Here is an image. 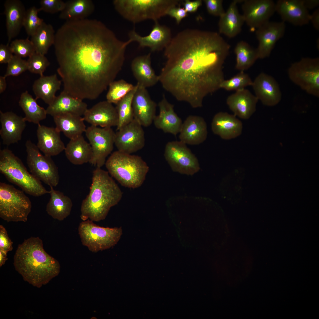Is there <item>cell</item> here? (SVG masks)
I'll return each instance as SVG.
<instances>
[{
    "label": "cell",
    "mask_w": 319,
    "mask_h": 319,
    "mask_svg": "<svg viewBox=\"0 0 319 319\" xmlns=\"http://www.w3.org/2000/svg\"><path fill=\"white\" fill-rule=\"evenodd\" d=\"M137 84L132 103L134 119L142 126L147 127L151 124L156 115L157 105L146 88Z\"/></svg>",
    "instance_id": "18"
},
{
    "label": "cell",
    "mask_w": 319,
    "mask_h": 319,
    "mask_svg": "<svg viewBox=\"0 0 319 319\" xmlns=\"http://www.w3.org/2000/svg\"><path fill=\"white\" fill-rule=\"evenodd\" d=\"M206 9L210 14L220 17L225 12L222 0H204Z\"/></svg>",
    "instance_id": "48"
},
{
    "label": "cell",
    "mask_w": 319,
    "mask_h": 319,
    "mask_svg": "<svg viewBox=\"0 0 319 319\" xmlns=\"http://www.w3.org/2000/svg\"><path fill=\"white\" fill-rule=\"evenodd\" d=\"M317 30H319V8H317L310 14V22Z\"/></svg>",
    "instance_id": "53"
},
{
    "label": "cell",
    "mask_w": 319,
    "mask_h": 319,
    "mask_svg": "<svg viewBox=\"0 0 319 319\" xmlns=\"http://www.w3.org/2000/svg\"><path fill=\"white\" fill-rule=\"evenodd\" d=\"M275 10L284 22L301 26L310 22V14L302 0H279L275 3Z\"/></svg>",
    "instance_id": "21"
},
{
    "label": "cell",
    "mask_w": 319,
    "mask_h": 319,
    "mask_svg": "<svg viewBox=\"0 0 319 319\" xmlns=\"http://www.w3.org/2000/svg\"><path fill=\"white\" fill-rule=\"evenodd\" d=\"M234 51L236 56L235 68L240 71L249 69L259 59L257 49L244 41L237 44Z\"/></svg>",
    "instance_id": "39"
},
{
    "label": "cell",
    "mask_w": 319,
    "mask_h": 319,
    "mask_svg": "<svg viewBox=\"0 0 319 319\" xmlns=\"http://www.w3.org/2000/svg\"><path fill=\"white\" fill-rule=\"evenodd\" d=\"M131 68L138 85L145 88L155 85L159 82V75L151 66V53L138 56L132 60Z\"/></svg>",
    "instance_id": "30"
},
{
    "label": "cell",
    "mask_w": 319,
    "mask_h": 319,
    "mask_svg": "<svg viewBox=\"0 0 319 319\" xmlns=\"http://www.w3.org/2000/svg\"><path fill=\"white\" fill-rule=\"evenodd\" d=\"M40 8L35 6L26 10L23 23L24 27L28 35L32 36L38 30L44 22L43 19L38 16V13L41 11Z\"/></svg>",
    "instance_id": "43"
},
{
    "label": "cell",
    "mask_w": 319,
    "mask_h": 319,
    "mask_svg": "<svg viewBox=\"0 0 319 319\" xmlns=\"http://www.w3.org/2000/svg\"><path fill=\"white\" fill-rule=\"evenodd\" d=\"M290 80L309 94L319 97V58L303 57L290 66Z\"/></svg>",
    "instance_id": "10"
},
{
    "label": "cell",
    "mask_w": 319,
    "mask_h": 319,
    "mask_svg": "<svg viewBox=\"0 0 319 319\" xmlns=\"http://www.w3.org/2000/svg\"><path fill=\"white\" fill-rule=\"evenodd\" d=\"M164 156L174 171L192 175L199 169L196 157L186 144L180 141L168 142L165 147Z\"/></svg>",
    "instance_id": "13"
},
{
    "label": "cell",
    "mask_w": 319,
    "mask_h": 319,
    "mask_svg": "<svg viewBox=\"0 0 319 319\" xmlns=\"http://www.w3.org/2000/svg\"><path fill=\"white\" fill-rule=\"evenodd\" d=\"M188 15V13L184 9L179 6L171 8L168 11L167 14L174 18L178 24L180 23L183 18L186 17Z\"/></svg>",
    "instance_id": "50"
},
{
    "label": "cell",
    "mask_w": 319,
    "mask_h": 319,
    "mask_svg": "<svg viewBox=\"0 0 319 319\" xmlns=\"http://www.w3.org/2000/svg\"><path fill=\"white\" fill-rule=\"evenodd\" d=\"M88 109L83 100L73 97L63 91L56 96L46 109L47 114L53 117L61 114L70 113L82 116Z\"/></svg>",
    "instance_id": "28"
},
{
    "label": "cell",
    "mask_w": 319,
    "mask_h": 319,
    "mask_svg": "<svg viewBox=\"0 0 319 319\" xmlns=\"http://www.w3.org/2000/svg\"><path fill=\"white\" fill-rule=\"evenodd\" d=\"M302 0L305 7L308 10L315 8L319 5V0Z\"/></svg>",
    "instance_id": "54"
},
{
    "label": "cell",
    "mask_w": 319,
    "mask_h": 319,
    "mask_svg": "<svg viewBox=\"0 0 319 319\" xmlns=\"http://www.w3.org/2000/svg\"><path fill=\"white\" fill-rule=\"evenodd\" d=\"M62 81L59 80L57 74L40 76L34 82L32 90L35 99H41L48 105L51 104L56 96V92L60 89Z\"/></svg>",
    "instance_id": "34"
},
{
    "label": "cell",
    "mask_w": 319,
    "mask_h": 319,
    "mask_svg": "<svg viewBox=\"0 0 319 319\" xmlns=\"http://www.w3.org/2000/svg\"><path fill=\"white\" fill-rule=\"evenodd\" d=\"M55 33L52 26L44 22L37 31L32 36L31 40L35 52L45 55L50 47L54 45Z\"/></svg>",
    "instance_id": "38"
},
{
    "label": "cell",
    "mask_w": 319,
    "mask_h": 319,
    "mask_svg": "<svg viewBox=\"0 0 319 319\" xmlns=\"http://www.w3.org/2000/svg\"><path fill=\"white\" fill-rule=\"evenodd\" d=\"M6 71L4 76H18L28 70L27 61L21 57L14 55L7 63Z\"/></svg>",
    "instance_id": "46"
},
{
    "label": "cell",
    "mask_w": 319,
    "mask_h": 319,
    "mask_svg": "<svg viewBox=\"0 0 319 319\" xmlns=\"http://www.w3.org/2000/svg\"><path fill=\"white\" fill-rule=\"evenodd\" d=\"M6 77L4 76H0V93L3 92L6 89Z\"/></svg>",
    "instance_id": "55"
},
{
    "label": "cell",
    "mask_w": 319,
    "mask_h": 319,
    "mask_svg": "<svg viewBox=\"0 0 319 319\" xmlns=\"http://www.w3.org/2000/svg\"><path fill=\"white\" fill-rule=\"evenodd\" d=\"M40 4L41 11L51 14L61 12L65 6V2L61 0H41Z\"/></svg>",
    "instance_id": "47"
},
{
    "label": "cell",
    "mask_w": 319,
    "mask_h": 319,
    "mask_svg": "<svg viewBox=\"0 0 319 319\" xmlns=\"http://www.w3.org/2000/svg\"><path fill=\"white\" fill-rule=\"evenodd\" d=\"M22 190L12 185L0 183V217L8 222L27 220L32 204Z\"/></svg>",
    "instance_id": "8"
},
{
    "label": "cell",
    "mask_w": 319,
    "mask_h": 319,
    "mask_svg": "<svg viewBox=\"0 0 319 319\" xmlns=\"http://www.w3.org/2000/svg\"><path fill=\"white\" fill-rule=\"evenodd\" d=\"M242 8L245 22L255 30L269 21L276 12L275 3L271 0H245Z\"/></svg>",
    "instance_id": "15"
},
{
    "label": "cell",
    "mask_w": 319,
    "mask_h": 319,
    "mask_svg": "<svg viewBox=\"0 0 319 319\" xmlns=\"http://www.w3.org/2000/svg\"><path fill=\"white\" fill-rule=\"evenodd\" d=\"M202 4V1L201 0L194 1L185 0L183 3V8L188 13H193L196 11Z\"/></svg>",
    "instance_id": "52"
},
{
    "label": "cell",
    "mask_w": 319,
    "mask_h": 319,
    "mask_svg": "<svg viewBox=\"0 0 319 319\" xmlns=\"http://www.w3.org/2000/svg\"><path fill=\"white\" fill-rule=\"evenodd\" d=\"M94 9V4L91 0L68 1L59 17L66 21L82 19L91 15Z\"/></svg>",
    "instance_id": "36"
},
{
    "label": "cell",
    "mask_w": 319,
    "mask_h": 319,
    "mask_svg": "<svg viewBox=\"0 0 319 319\" xmlns=\"http://www.w3.org/2000/svg\"><path fill=\"white\" fill-rule=\"evenodd\" d=\"M13 242L9 238L7 231L2 225H0V250L6 253L12 250Z\"/></svg>",
    "instance_id": "49"
},
{
    "label": "cell",
    "mask_w": 319,
    "mask_h": 319,
    "mask_svg": "<svg viewBox=\"0 0 319 319\" xmlns=\"http://www.w3.org/2000/svg\"><path fill=\"white\" fill-rule=\"evenodd\" d=\"M56 128L62 132L70 139L82 135L86 128L84 119L82 116L64 113L53 117Z\"/></svg>",
    "instance_id": "32"
},
{
    "label": "cell",
    "mask_w": 319,
    "mask_h": 319,
    "mask_svg": "<svg viewBox=\"0 0 319 319\" xmlns=\"http://www.w3.org/2000/svg\"><path fill=\"white\" fill-rule=\"evenodd\" d=\"M64 151L69 161L76 165L89 162L92 155L91 146L82 135L70 139Z\"/></svg>",
    "instance_id": "35"
},
{
    "label": "cell",
    "mask_w": 319,
    "mask_h": 319,
    "mask_svg": "<svg viewBox=\"0 0 319 319\" xmlns=\"http://www.w3.org/2000/svg\"><path fill=\"white\" fill-rule=\"evenodd\" d=\"M106 100L116 104L134 88L135 86L123 79L112 82L109 85Z\"/></svg>",
    "instance_id": "41"
},
{
    "label": "cell",
    "mask_w": 319,
    "mask_h": 319,
    "mask_svg": "<svg viewBox=\"0 0 319 319\" xmlns=\"http://www.w3.org/2000/svg\"><path fill=\"white\" fill-rule=\"evenodd\" d=\"M252 86L255 96L264 105L274 106L281 100L282 94L279 85L269 75L260 73L253 81Z\"/></svg>",
    "instance_id": "19"
},
{
    "label": "cell",
    "mask_w": 319,
    "mask_h": 319,
    "mask_svg": "<svg viewBox=\"0 0 319 319\" xmlns=\"http://www.w3.org/2000/svg\"><path fill=\"white\" fill-rule=\"evenodd\" d=\"M9 46L13 53L21 58L29 57L35 52L32 43L28 38L15 40Z\"/></svg>",
    "instance_id": "44"
},
{
    "label": "cell",
    "mask_w": 319,
    "mask_h": 319,
    "mask_svg": "<svg viewBox=\"0 0 319 319\" xmlns=\"http://www.w3.org/2000/svg\"><path fill=\"white\" fill-rule=\"evenodd\" d=\"M258 100L248 90L236 91L228 96L226 102L234 115L243 119H249L255 112Z\"/></svg>",
    "instance_id": "23"
},
{
    "label": "cell",
    "mask_w": 319,
    "mask_h": 319,
    "mask_svg": "<svg viewBox=\"0 0 319 319\" xmlns=\"http://www.w3.org/2000/svg\"><path fill=\"white\" fill-rule=\"evenodd\" d=\"M179 133L180 141L186 144H199L207 137L206 123L201 116L190 115L183 123Z\"/></svg>",
    "instance_id": "24"
},
{
    "label": "cell",
    "mask_w": 319,
    "mask_h": 319,
    "mask_svg": "<svg viewBox=\"0 0 319 319\" xmlns=\"http://www.w3.org/2000/svg\"><path fill=\"white\" fill-rule=\"evenodd\" d=\"M145 144L144 130L134 119L115 133L114 145L121 152L131 154L142 149Z\"/></svg>",
    "instance_id": "14"
},
{
    "label": "cell",
    "mask_w": 319,
    "mask_h": 319,
    "mask_svg": "<svg viewBox=\"0 0 319 319\" xmlns=\"http://www.w3.org/2000/svg\"><path fill=\"white\" fill-rule=\"evenodd\" d=\"M6 252L0 250V266L1 267L8 259Z\"/></svg>",
    "instance_id": "56"
},
{
    "label": "cell",
    "mask_w": 319,
    "mask_h": 319,
    "mask_svg": "<svg viewBox=\"0 0 319 319\" xmlns=\"http://www.w3.org/2000/svg\"><path fill=\"white\" fill-rule=\"evenodd\" d=\"M89 219L79 224L78 233L82 244L91 251L97 252L109 249L116 245L123 232L121 227H100Z\"/></svg>",
    "instance_id": "9"
},
{
    "label": "cell",
    "mask_w": 319,
    "mask_h": 319,
    "mask_svg": "<svg viewBox=\"0 0 319 319\" xmlns=\"http://www.w3.org/2000/svg\"><path fill=\"white\" fill-rule=\"evenodd\" d=\"M4 13L8 36L7 44L16 37L22 26L26 10L19 0H6L4 4Z\"/></svg>",
    "instance_id": "29"
},
{
    "label": "cell",
    "mask_w": 319,
    "mask_h": 319,
    "mask_svg": "<svg viewBox=\"0 0 319 319\" xmlns=\"http://www.w3.org/2000/svg\"><path fill=\"white\" fill-rule=\"evenodd\" d=\"M211 127L214 134L225 140L235 138L240 136L243 128L242 122L235 115L222 112L214 115Z\"/></svg>",
    "instance_id": "27"
},
{
    "label": "cell",
    "mask_w": 319,
    "mask_h": 319,
    "mask_svg": "<svg viewBox=\"0 0 319 319\" xmlns=\"http://www.w3.org/2000/svg\"><path fill=\"white\" fill-rule=\"evenodd\" d=\"M60 133L56 127L38 124L36 145L44 154L55 156L64 150L66 146L61 139Z\"/></svg>",
    "instance_id": "25"
},
{
    "label": "cell",
    "mask_w": 319,
    "mask_h": 319,
    "mask_svg": "<svg viewBox=\"0 0 319 319\" xmlns=\"http://www.w3.org/2000/svg\"><path fill=\"white\" fill-rule=\"evenodd\" d=\"M128 37L131 43L136 42L140 47H148L153 52L165 49L172 38L170 29L160 25L158 21L155 22L151 31L147 35L141 36L133 30L129 32Z\"/></svg>",
    "instance_id": "17"
},
{
    "label": "cell",
    "mask_w": 319,
    "mask_h": 319,
    "mask_svg": "<svg viewBox=\"0 0 319 319\" xmlns=\"http://www.w3.org/2000/svg\"><path fill=\"white\" fill-rule=\"evenodd\" d=\"M158 106L159 113L155 116L153 121L155 126L165 133L176 136L179 133L183 123L181 119L175 112L174 105L169 102L163 95Z\"/></svg>",
    "instance_id": "26"
},
{
    "label": "cell",
    "mask_w": 319,
    "mask_h": 319,
    "mask_svg": "<svg viewBox=\"0 0 319 319\" xmlns=\"http://www.w3.org/2000/svg\"><path fill=\"white\" fill-rule=\"evenodd\" d=\"M83 118L91 126L102 128L117 126L118 121L116 107L107 100L99 102L88 108Z\"/></svg>",
    "instance_id": "20"
},
{
    "label": "cell",
    "mask_w": 319,
    "mask_h": 319,
    "mask_svg": "<svg viewBox=\"0 0 319 319\" xmlns=\"http://www.w3.org/2000/svg\"><path fill=\"white\" fill-rule=\"evenodd\" d=\"M0 135L4 144L9 146L21 140L26 126L24 118L12 112L0 111Z\"/></svg>",
    "instance_id": "22"
},
{
    "label": "cell",
    "mask_w": 319,
    "mask_h": 319,
    "mask_svg": "<svg viewBox=\"0 0 319 319\" xmlns=\"http://www.w3.org/2000/svg\"><path fill=\"white\" fill-rule=\"evenodd\" d=\"M138 84L134 89L116 104L118 121L117 131L131 122L134 119L132 103L134 95L137 88Z\"/></svg>",
    "instance_id": "40"
},
{
    "label": "cell",
    "mask_w": 319,
    "mask_h": 319,
    "mask_svg": "<svg viewBox=\"0 0 319 319\" xmlns=\"http://www.w3.org/2000/svg\"><path fill=\"white\" fill-rule=\"evenodd\" d=\"M241 1H233L227 10L219 17L218 24L219 33L233 38L240 33L245 21L242 15L238 11L237 4Z\"/></svg>",
    "instance_id": "31"
},
{
    "label": "cell",
    "mask_w": 319,
    "mask_h": 319,
    "mask_svg": "<svg viewBox=\"0 0 319 319\" xmlns=\"http://www.w3.org/2000/svg\"><path fill=\"white\" fill-rule=\"evenodd\" d=\"M13 264L25 281L39 288L60 271L58 262L45 251L43 241L38 237H31L19 244Z\"/></svg>",
    "instance_id": "3"
},
{
    "label": "cell",
    "mask_w": 319,
    "mask_h": 319,
    "mask_svg": "<svg viewBox=\"0 0 319 319\" xmlns=\"http://www.w3.org/2000/svg\"><path fill=\"white\" fill-rule=\"evenodd\" d=\"M178 0H115L116 10L123 18L133 23L148 19L157 21L167 15L171 8L178 6Z\"/></svg>",
    "instance_id": "7"
},
{
    "label": "cell",
    "mask_w": 319,
    "mask_h": 319,
    "mask_svg": "<svg viewBox=\"0 0 319 319\" xmlns=\"http://www.w3.org/2000/svg\"><path fill=\"white\" fill-rule=\"evenodd\" d=\"M230 45L216 32L187 29L172 38L165 49L166 60L159 75L163 87L193 108L220 89Z\"/></svg>",
    "instance_id": "2"
},
{
    "label": "cell",
    "mask_w": 319,
    "mask_h": 319,
    "mask_svg": "<svg viewBox=\"0 0 319 319\" xmlns=\"http://www.w3.org/2000/svg\"><path fill=\"white\" fill-rule=\"evenodd\" d=\"M92 180L89 193L82 203L80 217L83 221L99 222L118 204L122 193L108 172L100 167L93 170Z\"/></svg>",
    "instance_id": "4"
},
{
    "label": "cell",
    "mask_w": 319,
    "mask_h": 319,
    "mask_svg": "<svg viewBox=\"0 0 319 319\" xmlns=\"http://www.w3.org/2000/svg\"><path fill=\"white\" fill-rule=\"evenodd\" d=\"M285 22L270 21L255 30L258 44L256 48L259 59L269 57L277 42L284 35Z\"/></svg>",
    "instance_id": "16"
},
{
    "label": "cell",
    "mask_w": 319,
    "mask_h": 319,
    "mask_svg": "<svg viewBox=\"0 0 319 319\" xmlns=\"http://www.w3.org/2000/svg\"><path fill=\"white\" fill-rule=\"evenodd\" d=\"M85 133L92 150L89 163L101 168L105 164L106 158L113 149L115 132L111 128L91 125L87 128Z\"/></svg>",
    "instance_id": "12"
},
{
    "label": "cell",
    "mask_w": 319,
    "mask_h": 319,
    "mask_svg": "<svg viewBox=\"0 0 319 319\" xmlns=\"http://www.w3.org/2000/svg\"><path fill=\"white\" fill-rule=\"evenodd\" d=\"M0 172L10 182L27 194L38 197L49 193L41 181L29 172L21 160L8 149L0 150Z\"/></svg>",
    "instance_id": "6"
},
{
    "label": "cell",
    "mask_w": 319,
    "mask_h": 319,
    "mask_svg": "<svg viewBox=\"0 0 319 319\" xmlns=\"http://www.w3.org/2000/svg\"><path fill=\"white\" fill-rule=\"evenodd\" d=\"M13 53L9 45L1 44L0 45V63H8L13 56Z\"/></svg>",
    "instance_id": "51"
},
{
    "label": "cell",
    "mask_w": 319,
    "mask_h": 319,
    "mask_svg": "<svg viewBox=\"0 0 319 319\" xmlns=\"http://www.w3.org/2000/svg\"><path fill=\"white\" fill-rule=\"evenodd\" d=\"M253 81L250 77L244 71H240L229 79L224 80L221 83L220 89L227 91H236L245 89L246 87L252 86Z\"/></svg>",
    "instance_id": "42"
},
{
    "label": "cell",
    "mask_w": 319,
    "mask_h": 319,
    "mask_svg": "<svg viewBox=\"0 0 319 319\" xmlns=\"http://www.w3.org/2000/svg\"><path fill=\"white\" fill-rule=\"evenodd\" d=\"M27 62L28 70L40 76L43 75V73L50 64L44 55L36 52L29 57Z\"/></svg>",
    "instance_id": "45"
},
{
    "label": "cell",
    "mask_w": 319,
    "mask_h": 319,
    "mask_svg": "<svg viewBox=\"0 0 319 319\" xmlns=\"http://www.w3.org/2000/svg\"><path fill=\"white\" fill-rule=\"evenodd\" d=\"M50 200L46 206L48 214L53 219L62 221L70 214L73 203L68 196L50 186Z\"/></svg>",
    "instance_id": "33"
},
{
    "label": "cell",
    "mask_w": 319,
    "mask_h": 319,
    "mask_svg": "<svg viewBox=\"0 0 319 319\" xmlns=\"http://www.w3.org/2000/svg\"><path fill=\"white\" fill-rule=\"evenodd\" d=\"M19 103L25 114L24 118L26 121L38 125L46 118L47 115L46 110L40 106L36 100L27 91L21 94Z\"/></svg>",
    "instance_id": "37"
},
{
    "label": "cell",
    "mask_w": 319,
    "mask_h": 319,
    "mask_svg": "<svg viewBox=\"0 0 319 319\" xmlns=\"http://www.w3.org/2000/svg\"><path fill=\"white\" fill-rule=\"evenodd\" d=\"M131 43L98 20L66 21L53 45L63 91L82 100L96 99L122 69Z\"/></svg>",
    "instance_id": "1"
},
{
    "label": "cell",
    "mask_w": 319,
    "mask_h": 319,
    "mask_svg": "<svg viewBox=\"0 0 319 319\" xmlns=\"http://www.w3.org/2000/svg\"><path fill=\"white\" fill-rule=\"evenodd\" d=\"M105 165L112 177L122 185L130 188L141 186L149 170L148 165L141 157L118 150L111 154Z\"/></svg>",
    "instance_id": "5"
},
{
    "label": "cell",
    "mask_w": 319,
    "mask_h": 319,
    "mask_svg": "<svg viewBox=\"0 0 319 319\" xmlns=\"http://www.w3.org/2000/svg\"><path fill=\"white\" fill-rule=\"evenodd\" d=\"M25 146L27 163L31 174L49 186L56 187L60 177L58 167L51 157L42 154L30 140L26 141Z\"/></svg>",
    "instance_id": "11"
}]
</instances>
